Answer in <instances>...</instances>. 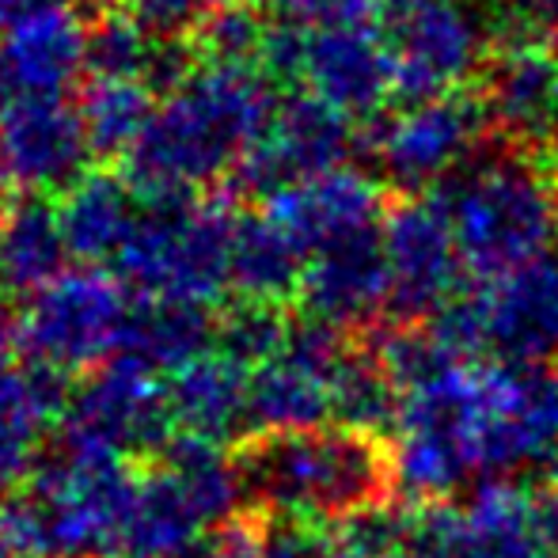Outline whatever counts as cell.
Listing matches in <instances>:
<instances>
[{"label": "cell", "instance_id": "6da1fadb", "mask_svg": "<svg viewBox=\"0 0 558 558\" xmlns=\"http://www.w3.org/2000/svg\"><path fill=\"white\" fill-rule=\"evenodd\" d=\"M278 104L266 65L202 61L183 88L160 99L145 137L125 156V179L137 194H198L202 183L232 175Z\"/></svg>", "mask_w": 558, "mask_h": 558}, {"label": "cell", "instance_id": "7a4b0ae2", "mask_svg": "<svg viewBox=\"0 0 558 558\" xmlns=\"http://www.w3.org/2000/svg\"><path fill=\"white\" fill-rule=\"evenodd\" d=\"M243 498L266 517L335 524L361 509L388 506L396 460L388 437L350 426H312L289 434H247L235 441Z\"/></svg>", "mask_w": 558, "mask_h": 558}, {"label": "cell", "instance_id": "3957f363", "mask_svg": "<svg viewBox=\"0 0 558 558\" xmlns=\"http://www.w3.org/2000/svg\"><path fill=\"white\" fill-rule=\"evenodd\" d=\"M441 202L463 266L478 281L506 278L558 243V171L521 153L475 160Z\"/></svg>", "mask_w": 558, "mask_h": 558}, {"label": "cell", "instance_id": "277c9868", "mask_svg": "<svg viewBox=\"0 0 558 558\" xmlns=\"http://www.w3.org/2000/svg\"><path fill=\"white\" fill-rule=\"evenodd\" d=\"M137 221L114 255L133 296L217 304L232 286V240L240 214L225 198L137 194Z\"/></svg>", "mask_w": 558, "mask_h": 558}, {"label": "cell", "instance_id": "5b68a950", "mask_svg": "<svg viewBox=\"0 0 558 558\" xmlns=\"http://www.w3.org/2000/svg\"><path fill=\"white\" fill-rule=\"evenodd\" d=\"M133 486L137 471L130 468V456L61 437L58 448L38 460L27 483V494L43 513L53 558L118 555Z\"/></svg>", "mask_w": 558, "mask_h": 558}, {"label": "cell", "instance_id": "8992f818", "mask_svg": "<svg viewBox=\"0 0 558 558\" xmlns=\"http://www.w3.org/2000/svg\"><path fill=\"white\" fill-rule=\"evenodd\" d=\"M133 301L137 296L118 274L69 266L61 278L27 296L15 316V345L35 365L88 376L122 353Z\"/></svg>", "mask_w": 558, "mask_h": 558}, {"label": "cell", "instance_id": "52a82bcc", "mask_svg": "<svg viewBox=\"0 0 558 558\" xmlns=\"http://www.w3.org/2000/svg\"><path fill=\"white\" fill-rule=\"evenodd\" d=\"M429 324L460 357L494 353L506 365H558V251L460 293Z\"/></svg>", "mask_w": 558, "mask_h": 558}, {"label": "cell", "instance_id": "ba28073f", "mask_svg": "<svg viewBox=\"0 0 558 558\" xmlns=\"http://www.w3.org/2000/svg\"><path fill=\"white\" fill-rule=\"evenodd\" d=\"M263 65L270 76L304 84L308 96L345 118H376L396 92L391 50L376 20L335 27H296L278 20L266 38Z\"/></svg>", "mask_w": 558, "mask_h": 558}, {"label": "cell", "instance_id": "9c48e42d", "mask_svg": "<svg viewBox=\"0 0 558 558\" xmlns=\"http://www.w3.org/2000/svg\"><path fill=\"white\" fill-rule=\"evenodd\" d=\"M380 27L396 92L411 104L460 92L486 61V27L471 0H388Z\"/></svg>", "mask_w": 558, "mask_h": 558}, {"label": "cell", "instance_id": "30bf717a", "mask_svg": "<svg viewBox=\"0 0 558 558\" xmlns=\"http://www.w3.org/2000/svg\"><path fill=\"white\" fill-rule=\"evenodd\" d=\"M179 434L168 384L137 357L118 353L73 388L61 437L156 460Z\"/></svg>", "mask_w": 558, "mask_h": 558}, {"label": "cell", "instance_id": "8fae6325", "mask_svg": "<svg viewBox=\"0 0 558 558\" xmlns=\"http://www.w3.org/2000/svg\"><path fill=\"white\" fill-rule=\"evenodd\" d=\"M486 125L490 114L483 99H471L468 92L414 99L376 130V160L396 186L414 194L429 191L475 163Z\"/></svg>", "mask_w": 558, "mask_h": 558}, {"label": "cell", "instance_id": "7c38bea8", "mask_svg": "<svg viewBox=\"0 0 558 558\" xmlns=\"http://www.w3.org/2000/svg\"><path fill=\"white\" fill-rule=\"evenodd\" d=\"M391 278V308L403 324L437 319L460 296L463 258L441 198H403L380 225Z\"/></svg>", "mask_w": 558, "mask_h": 558}, {"label": "cell", "instance_id": "4fadbf2b", "mask_svg": "<svg viewBox=\"0 0 558 558\" xmlns=\"http://www.w3.org/2000/svg\"><path fill=\"white\" fill-rule=\"evenodd\" d=\"M345 350L342 335L324 324L293 327L281 353L251 373L247 434H289L335 418V376Z\"/></svg>", "mask_w": 558, "mask_h": 558}, {"label": "cell", "instance_id": "5bb4252c", "mask_svg": "<svg viewBox=\"0 0 558 558\" xmlns=\"http://www.w3.org/2000/svg\"><path fill=\"white\" fill-rule=\"evenodd\" d=\"M353 118L327 107L316 96L281 99L263 137L240 156L232 168V183L247 194L270 198L274 191L301 179L324 175V171L345 168L353 148Z\"/></svg>", "mask_w": 558, "mask_h": 558}, {"label": "cell", "instance_id": "9a60e30c", "mask_svg": "<svg viewBox=\"0 0 558 558\" xmlns=\"http://www.w3.org/2000/svg\"><path fill=\"white\" fill-rule=\"evenodd\" d=\"M88 81V23L76 4L0 31V111L23 99H73Z\"/></svg>", "mask_w": 558, "mask_h": 558}, {"label": "cell", "instance_id": "2e32d148", "mask_svg": "<svg viewBox=\"0 0 558 558\" xmlns=\"http://www.w3.org/2000/svg\"><path fill=\"white\" fill-rule=\"evenodd\" d=\"M266 217L304 251V258L335 243L357 240V235L380 232L384 191L373 175L357 168H335L324 175L301 179L266 198Z\"/></svg>", "mask_w": 558, "mask_h": 558}, {"label": "cell", "instance_id": "e0dca14e", "mask_svg": "<svg viewBox=\"0 0 558 558\" xmlns=\"http://www.w3.org/2000/svg\"><path fill=\"white\" fill-rule=\"evenodd\" d=\"M296 301L304 304L312 324H324L338 335L373 331L391 304V278L380 232L357 235V240L308 255Z\"/></svg>", "mask_w": 558, "mask_h": 558}, {"label": "cell", "instance_id": "ac0fdd59", "mask_svg": "<svg viewBox=\"0 0 558 558\" xmlns=\"http://www.w3.org/2000/svg\"><path fill=\"white\" fill-rule=\"evenodd\" d=\"M92 156L81 104L73 99H23L0 111V163L15 186L46 194L73 186Z\"/></svg>", "mask_w": 558, "mask_h": 558}, {"label": "cell", "instance_id": "d6986e66", "mask_svg": "<svg viewBox=\"0 0 558 558\" xmlns=\"http://www.w3.org/2000/svg\"><path fill=\"white\" fill-rule=\"evenodd\" d=\"M483 107L517 148H558V46L513 38L486 65Z\"/></svg>", "mask_w": 558, "mask_h": 558}, {"label": "cell", "instance_id": "ffe728a7", "mask_svg": "<svg viewBox=\"0 0 558 558\" xmlns=\"http://www.w3.org/2000/svg\"><path fill=\"white\" fill-rule=\"evenodd\" d=\"M69 403L73 388L58 368L27 361L0 376V498L31 483L43 434L65 422Z\"/></svg>", "mask_w": 558, "mask_h": 558}, {"label": "cell", "instance_id": "44dd1931", "mask_svg": "<svg viewBox=\"0 0 558 558\" xmlns=\"http://www.w3.org/2000/svg\"><path fill=\"white\" fill-rule=\"evenodd\" d=\"M209 524L194 509L168 468L153 460L137 471L130 513L118 539V558H194L206 547Z\"/></svg>", "mask_w": 558, "mask_h": 558}, {"label": "cell", "instance_id": "7402d4cb", "mask_svg": "<svg viewBox=\"0 0 558 558\" xmlns=\"http://www.w3.org/2000/svg\"><path fill=\"white\" fill-rule=\"evenodd\" d=\"M247 388L251 368H243L221 350L202 353L198 361L171 373L168 399L179 434L225 445L247 426Z\"/></svg>", "mask_w": 558, "mask_h": 558}, {"label": "cell", "instance_id": "603a6c76", "mask_svg": "<svg viewBox=\"0 0 558 558\" xmlns=\"http://www.w3.org/2000/svg\"><path fill=\"white\" fill-rule=\"evenodd\" d=\"M463 521L483 558H555L539 494L513 478H490L463 501Z\"/></svg>", "mask_w": 558, "mask_h": 558}, {"label": "cell", "instance_id": "cb8c5ba5", "mask_svg": "<svg viewBox=\"0 0 558 558\" xmlns=\"http://www.w3.org/2000/svg\"><path fill=\"white\" fill-rule=\"evenodd\" d=\"M137 206L141 198L130 179L111 175V171H84L58 206L73 258H84V263L114 258L137 221Z\"/></svg>", "mask_w": 558, "mask_h": 558}, {"label": "cell", "instance_id": "d4e9b609", "mask_svg": "<svg viewBox=\"0 0 558 558\" xmlns=\"http://www.w3.org/2000/svg\"><path fill=\"white\" fill-rule=\"evenodd\" d=\"M217 350V319L209 308L186 301H148L137 296L125 327V357H137L153 373L171 376L202 353Z\"/></svg>", "mask_w": 558, "mask_h": 558}, {"label": "cell", "instance_id": "484cf974", "mask_svg": "<svg viewBox=\"0 0 558 558\" xmlns=\"http://www.w3.org/2000/svg\"><path fill=\"white\" fill-rule=\"evenodd\" d=\"M69 258L73 251L61 228V214L43 194H27V202L8 209L0 221V286L31 296L61 278Z\"/></svg>", "mask_w": 558, "mask_h": 558}, {"label": "cell", "instance_id": "4316f807", "mask_svg": "<svg viewBox=\"0 0 558 558\" xmlns=\"http://www.w3.org/2000/svg\"><path fill=\"white\" fill-rule=\"evenodd\" d=\"M76 104H81L92 156L125 160L133 145L145 137L160 96L153 92V84L137 81V76H88Z\"/></svg>", "mask_w": 558, "mask_h": 558}, {"label": "cell", "instance_id": "83f0119b", "mask_svg": "<svg viewBox=\"0 0 558 558\" xmlns=\"http://www.w3.org/2000/svg\"><path fill=\"white\" fill-rule=\"evenodd\" d=\"M304 251L266 214L240 217L232 240V289L247 301L281 304L301 289Z\"/></svg>", "mask_w": 558, "mask_h": 558}, {"label": "cell", "instance_id": "f1b7e54d", "mask_svg": "<svg viewBox=\"0 0 558 558\" xmlns=\"http://www.w3.org/2000/svg\"><path fill=\"white\" fill-rule=\"evenodd\" d=\"M403 391L373 350H345L335 376V422L361 434L388 437L399 422Z\"/></svg>", "mask_w": 558, "mask_h": 558}, {"label": "cell", "instance_id": "f546056e", "mask_svg": "<svg viewBox=\"0 0 558 558\" xmlns=\"http://www.w3.org/2000/svg\"><path fill=\"white\" fill-rule=\"evenodd\" d=\"M266 38H270V27L255 12V4L225 0V4L209 8L191 43L209 65H263Z\"/></svg>", "mask_w": 558, "mask_h": 558}, {"label": "cell", "instance_id": "4dcf8cb0", "mask_svg": "<svg viewBox=\"0 0 558 558\" xmlns=\"http://www.w3.org/2000/svg\"><path fill=\"white\" fill-rule=\"evenodd\" d=\"M289 335H293V327H289L286 312H281V304L270 301H247V296H240V304H232L217 319V350L228 353L232 361H240L251 373L258 365H266L274 353H281Z\"/></svg>", "mask_w": 558, "mask_h": 558}, {"label": "cell", "instance_id": "1f68e13d", "mask_svg": "<svg viewBox=\"0 0 558 558\" xmlns=\"http://www.w3.org/2000/svg\"><path fill=\"white\" fill-rule=\"evenodd\" d=\"M156 43L125 8L99 15L88 27V76H137L145 81Z\"/></svg>", "mask_w": 558, "mask_h": 558}, {"label": "cell", "instance_id": "d6a6232c", "mask_svg": "<svg viewBox=\"0 0 558 558\" xmlns=\"http://www.w3.org/2000/svg\"><path fill=\"white\" fill-rule=\"evenodd\" d=\"M122 8L153 38H191L209 15V0H125Z\"/></svg>", "mask_w": 558, "mask_h": 558}, {"label": "cell", "instance_id": "836d02e7", "mask_svg": "<svg viewBox=\"0 0 558 558\" xmlns=\"http://www.w3.org/2000/svg\"><path fill=\"white\" fill-rule=\"evenodd\" d=\"M380 0H281V20L296 27H335V23L380 20Z\"/></svg>", "mask_w": 558, "mask_h": 558}, {"label": "cell", "instance_id": "e575fe53", "mask_svg": "<svg viewBox=\"0 0 558 558\" xmlns=\"http://www.w3.org/2000/svg\"><path fill=\"white\" fill-rule=\"evenodd\" d=\"M194 558H270L263 513L251 509V513L232 517V521L221 524V529L206 539V547Z\"/></svg>", "mask_w": 558, "mask_h": 558}, {"label": "cell", "instance_id": "d590c367", "mask_svg": "<svg viewBox=\"0 0 558 558\" xmlns=\"http://www.w3.org/2000/svg\"><path fill=\"white\" fill-rule=\"evenodd\" d=\"M498 4L521 27V38L558 35V0H498Z\"/></svg>", "mask_w": 558, "mask_h": 558}, {"label": "cell", "instance_id": "8d00e7d4", "mask_svg": "<svg viewBox=\"0 0 558 558\" xmlns=\"http://www.w3.org/2000/svg\"><path fill=\"white\" fill-rule=\"evenodd\" d=\"M73 4V0H0V31L12 27V23L27 20L35 12H46V8H61Z\"/></svg>", "mask_w": 558, "mask_h": 558}, {"label": "cell", "instance_id": "74e56055", "mask_svg": "<svg viewBox=\"0 0 558 558\" xmlns=\"http://www.w3.org/2000/svg\"><path fill=\"white\" fill-rule=\"evenodd\" d=\"M15 350H20V345H15V324L4 316V308H0V376L12 368V353Z\"/></svg>", "mask_w": 558, "mask_h": 558}, {"label": "cell", "instance_id": "f35d334b", "mask_svg": "<svg viewBox=\"0 0 558 558\" xmlns=\"http://www.w3.org/2000/svg\"><path fill=\"white\" fill-rule=\"evenodd\" d=\"M380 558H434V555H429V551H422V547L411 539V544L396 547V551H388V555H380Z\"/></svg>", "mask_w": 558, "mask_h": 558}, {"label": "cell", "instance_id": "ab89813d", "mask_svg": "<svg viewBox=\"0 0 558 558\" xmlns=\"http://www.w3.org/2000/svg\"><path fill=\"white\" fill-rule=\"evenodd\" d=\"M235 4H258V0H235Z\"/></svg>", "mask_w": 558, "mask_h": 558}, {"label": "cell", "instance_id": "60d3db41", "mask_svg": "<svg viewBox=\"0 0 558 558\" xmlns=\"http://www.w3.org/2000/svg\"><path fill=\"white\" fill-rule=\"evenodd\" d=\"M555 558H558V551H555Z\"/></svg>", "mask_w": 558, "mask_h": 558}]
</instances>
